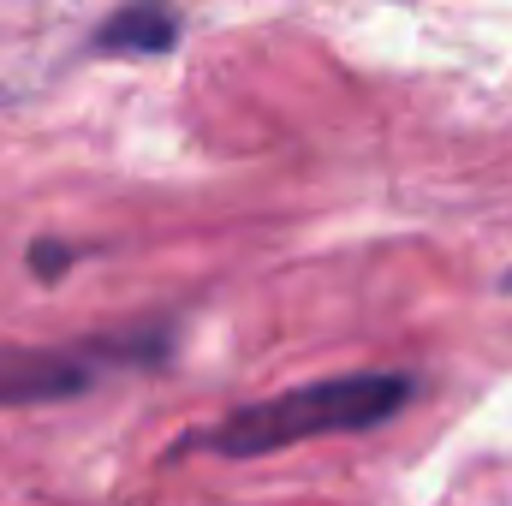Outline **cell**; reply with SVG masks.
<instances>
[{
    "mask_svg": "<svg viewBox=\"0 0 512 506\" xmlns=\"http://www.w3.org/2000/svg\"><path fill=\"white\" fill-rule=\"evenodd\" d=\"M507 292H512V274H507Z\"/></svg>",
    "mask_w": 512,
    "mask_h": 506,
    "instance_id": "5b68a950",
    "label": "cell"
},
{
    "mask_svg": "<svg viewBox=\"0 0 512 506\" xmlns=\"http://www.w3.org/2000/svg\"><path fill=\"white\" fill-rule=\"evenodd\" d=\"M72 262H78L72 245H54V239H36V245H30V268H36V280H54V274L72 268Z\"/></svg>",
    "mask_w": 512,
    "mask_h": 506,
    "instance_id": "277c9868",
    "label": "cell"
},
{
    "mask_svg": "<svg viewBox=\"0 0 512 506\" xmlns=\"http://www.w3.org/2000/svg\"><path fill=\"white\" fill-rule=\"evenodd\" d=\"M405 405H411V376L405 370L328 376V381H304L292 393H274V399L227 411L215 429L197 435V447H209L221 459H256V453H280V447L322 441V435H364V429L387 423Z\"/></svg>",
    "mask_w": 512,
    "mask_h": 506,
    "instance_id": "6da1fadb",
    "label": "cell"
},
{
    "mask_svg": "<svg viewBox=\"0 0 512 506\" xmlns=\"http://www.w3.org/2000/svg\"><path fill=\"white\" fill-rule=\"evenodd\" d=\"M167 346H173L167 322L120 328V334L84 340V346H0V405H48V399L90 393L108 370L161 364Z\"/></svg>",
    "mask_w": 512,
    "mask_h": 506,
    "instance_id": "7a4b0ae2",
    "label": "cell"
},
{
    "mask_svg": "<svg viewBox=\"0 0 512 506\" xmlns=\"http://www.w3.org/2000/svg\"><path fill=\"white\" fill-rule=\"evenodd\" d=\"M179 42V12L173 0H131L96 30V54H167Z\"/></svg>",
    "mask_w": 512,
    "mask_h": 506,
    "instance_id": "3957f363",
    "label": "cell"
}]
</instances>
